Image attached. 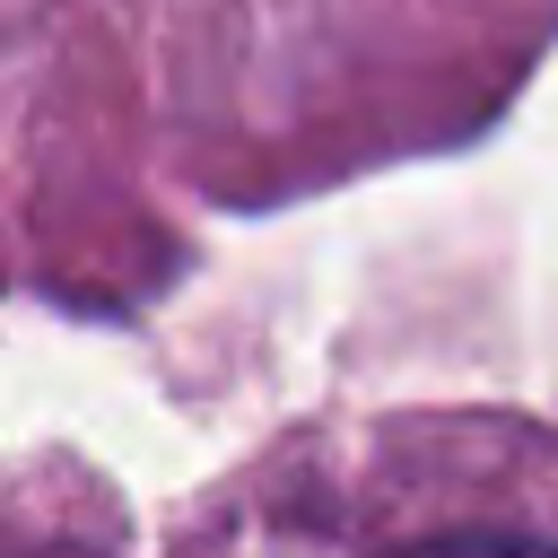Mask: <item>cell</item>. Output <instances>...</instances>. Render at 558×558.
<instances>
[{
	"label": "cell",
	"instance_id": "6da1fadb",
	"mask_svg": "<svg viewBox=\"0 0 558 558\" xmlns=\"http://www.w3.org/2000/svg\"><path fill=\"white\" fill-rule=\"evenodd\" d=\"M418 558H558V549L549 541H436Z\"/></svg>",
	"mask_w": 558,
	"mask_h": 558
}]
</instances>
